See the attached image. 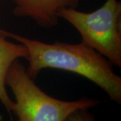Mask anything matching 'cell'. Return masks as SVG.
Segmentation results:
<instances>
[{"label":"cell","mask_w":121,"mask_h":121,"mask_svg":"<svg viewBox=\"0 0 121 121\" xmlns=\"http://www.w3.org/2000/svg\"><path fill=\"white\" fill-rule=\"evenodd\" d=\"M0 35L26 47L27 73L35 79L46 68L60 69L80 75L99 86L117 104L121 103V78L114 73L110 61L83 42L51 44L31 39L0 28Z\"/></svg>","instance_id":"6da1fadb"},{"label":"cell","mask_w":121,"mask_h":121,"mask_svg":"<svg viewBox=\"0 0 121 121\" xmlns=\"http://www.w3.org/2000/svg\"><path fill=\"white\" fill-rule=\"evenodd\" d=\"M5 83L15 96L12 112L17 121H65L74 111L89 109L99 103V100L89 98L73 101L52 98L35 83L26 67L18 59L10 66Z\"/></svg>","instance_id":"7a4b0ae2"},{"label":"cell","mask_w":121,"mask_h":121,"mask_svg":"<svg viewBox=\"0 0 121 121\" xmlns=\"http://www.w3.org/2000/svg\"><path fill=\"white\" fill-rule=\"evenodd\" d=\"M59 16L79 32L82 42L117 67H121V2L106 0L102 6L86 13L64 8Z\"/></svg>","instance_id":"3957f363"},{"label":"cell","mask_w":121,"mask_h":121,"mask_svg":"<svg viewBox=\"0 0 121 121\" xmlns=\"http://www.w3.org/2000/svg\"><path fill=\"white\" fill-rule=\"evenodd\" d=\"M13 15L28 17L39 26L51 28L59 23V12L64 8H76L79 0H13Z\"/></svg>","instance_id":"277c9868"},{"label":"cell","mask_w":121,"mask_h":121,"mask_svg":"<svg viewBox=\"0 0 121 121\" xmlns=\"http://www.w3.org/2000/svg\"><path fill=\"white\" fill-rule=\"evenodd\" d=\"M28 51L22 44H16L0 35V101L9 115L12 112L14 102L10 99L6 90L5 79L10 66L17 59L28 58Z\"/></svg>","instance_id":"5b68a950"},{"label":"cell","mask_w":121,"mask_h":121,"mask_svg":"<svg viewBox=\"0 0 121 121\" xmlns=\"http://www.w3.org/2000/svg\"><path fill=\"white\" fill-rule=\"evenodd\" d=\"M65 121H95L88 109H79L71 113Z\"/></svg>","instance_id":"8992f818"}]
</instances>
